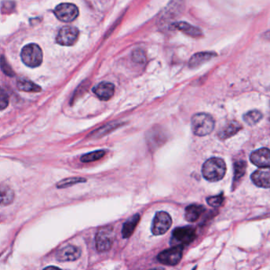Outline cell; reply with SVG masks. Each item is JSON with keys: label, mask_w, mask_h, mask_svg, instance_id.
Wrapping results in <instances>:
<instances>
[{"label": "cell", "mask_w": 270, "mask_h": 270, "mask_svg": "<svg viewBox=\"0 0 270 270\" xmlns=\"http://www.w3.org/2000/svg\"><path fill=\"white\" fill-rule=\"evenodd\" d=\"M262 117L263 116H262V112L257 110H252L244 114L243 120L250 126H253L262 120Z\"/></svg>", "instance_id": "obj_21"}, {"label": "cell", "mask_w": 270, "mask_h": 270, "mask_svg": "<svg viewBox=\"0 0 270 270\" xmlns=\"http://www.w3.org/2000/svg\"><path fill=\"white\" fill-rule=\"evenodd\" d=\"M9 97L6 91L0 87V111L5 109L8 106Z\"/></svg>", "instance_id": "obj_28"}, {"label": "cell", "mask_w": 270, "mask_h": 270, "mask_svg": "<svg viewBox=\"0 0 270 270\" xmlns=\"http://www.w3.org/2000/svg\"><path fill=\"white\" fill-rule=\"evenodd\" d=\"M202 171L203 176L208 181H219L225 175V162L224 160L218 157H212L204 163Z\"/></svg>", "instance_id": "obj_1"}, {"label": "cell", "mask_w": 270, "mask_h": 270, "mask_svg": "<svg viewBox=\"0 0 270 270\" xmlns=\"http://www.w3.org/2000/svg\"><path fill=\"white\" fill-rule=\"evenodd\" d=\"M86 181L84 178L80 177H73L69 178V179H66V180H62L59 182L57 184L58 188H65L68 186H71L73 185H75L77 184H80V183H84Z\"/></svg>", "instance_id": "obj_25"}, {"label": "cell", "mask_w": 270, "mask_h": 270, "mask_svg": "<svg viewBox=\"0 0 270 270\" xmlns=\"http://www.w3.org/2000/svg\"><path fill=\"white\" fill-rule=\"evenodd\" d=\"M173 25L176 29L184 32V34H187L189 36H194V37H199V36H202L203 34L200 29L194 27L186 22H177Z\"/></svg>", "instance_id": "obj_18"}, {"label": "cell", "mask_w": 270, "mask_h": 270, "mask_svg": "<svg viewBox=\"0 0 270 270\" xmlns=\"http://www.w3.org/2000/svg\"><path fill=\"white\" fill-rule=\"evenodd\" d=\"M172 224V219L171 216L166 212H157L155 215L154 219L152 220L151 230L155 236H161L169 230Z\"/></svg>", "instance_id": "obj_4"}, {"label": "cell", "mask_w": 270, "mask_h": 270, "mask_svg": "<svg viewBox=\"0 0 270 270\" xmlns=\"http://www.w3.org/2000/svg\"><path fill=\"white\" fill-rule=\"evenodd\" d=\"M140 220L139 214H135L132 218L127 219L125 222L124 224L122 226V237L124 238H129L131 236V235L133 234L135 232L136 226L138 224Z\"/></svg>", "instance_id": "obj_17"}, {"label": "cell", "mask_w": 270, "mask_h": 270, "mask_svg": "<svg viewBox=\"0 0 270 270\" xmlns=\"http://www.w3.org/2000/svg\"><path fill=\"white\" fill-rule=\"evenodd\" d=\"M215 127V121L213 116L207 113H198L191 119L193 133L199 137L209 135Z\"/></svg>", "instance_id": "obj_2"}, {"label": "cell", "mask_w": 270, "mask_h": 270, "mask_svg": "<svg viewBox=\"0 0 270 270\" xmlns=\"http://www.w3.org/2000/svg\"><path fill=\"white\" fill-rule=\"evenodd\" d=\"M262 37H263L265 40H270V30L266 31V33H264L263 35H262Z\"/></svg>", "instance_id": "obj_30"}, {"label": "cell", "mask_w": 270, "mask_h": 270, "mask_svg": "<svg viewBox=\"0 0 270 270\" xmlns=\"http://www.w3.org/2000/svg\"><path fill=\"white\" fill-rule=\"evenodd\" d=\"M21 58L24 64L29 68H37L42 64V50L36 44H30L21 50Z\"/></svg>", "instance_id": "obj_3"}, {"label": "cell", "mask_w": 270, "mask_h": 270, "mask_svg": "<svg viewBox=\"0 0 270 270\" xmlns=\"http://www.w3.org/2000/svg\"><path fill=\"white\" fill-rule=\"evenodd\" d=\"M82 254V251L79 247L73 245H69L63 247L56 253V258L59 262H73L76 261Z\"/></svg>", "instance_id": "obj_10"}, {"label": "cell", "mask_w": 270, "mask_h": 270, "mask_svg": "<svg viewBox=\"0 0 270 270\" xmlns=\"http://www.w3.org/2000/svg\"><path fill=\"white\" fill-rule=\"evenodd\" d=\"M133 60L137 64H142L146 61V55L142 50H136L133 53Z\"/></svg>", "instance_id": "obj_29"}, {"label": "cell", "mask_w": 270, "mask_h": 270, "mask_svg": "<svg viewBox=\"0 0 270 270\" xmlns=\"http://www.w3.org/2000/svg\"><path fill=\"white\" fill-rule=\"evenodd\" d=\"M114 233L111 228L100 229L96 236V247L99 252H106L112 247L114 242Z\"/></svg>", "instance_id": "obj_6"}, {"label": "cell", "mask_w": 270, "mask_h": 270, "mask_svg": "<svg viewBox=\"0 0 270 270\" xmlns=\"http://www.w3.org/2000/svg\"><path fill=\"white\" fill-rule=\"evenodd\" d=\"M105 155V152L103 150H97L93 152H89L87 154L81 156V161L83 163L94 162L101 159Z\"/></svg>", "instance_id": "obj_23"}, {"label": "cell", "mask_w": 270, "mask_h": 270, "mask_svg": "<svg viewBox=\"0 0 270 270\" xmlns=\"http://www.w3.org/2000/svg\"><path fill=\"white\" fill-rule=\"evenodd\" d=\"M196 237L195 229L190 226L186 227H180L175 228L172 232V241L178 244L177 246L184 247L185 245L190 244L192 243Z\"/></svg>", "instance_id": "obj_5"}, {"label": "cell", "mask_w": 270, "mask_h": 270, "mask_svg": "<svg viewBox=\"0 0 270 270\" xmlns=\"http://www.w3.org/2000/svg\"><path fill=\"white\" fill-rule=\"evenodd\" d=\"M120 125V123H118V122H117L108 123V124L105 125V126H103V127L98 129L97 131H93V133L90 134V137H94V138H98V137L104 136L106 134L109 133L112 130H115V129L119 127Z\"/></svg>", "instance_id": "obj_22"}, {"label": "cell", "mask_w": 270, "mask_h": 270, "mask_svg": "<svg viewBox=\"0 0 270 270\" xmlns=\"http://www.w3.org/2000/svg\"><path fill=\"white\" fill-rule=\"evenodd\" d=\"M79 35L78 29L73 26H65L59 30L56 36V42L63 46H71L76 42Z\"/></svg>", "instance_id": "obj_9"}, {"label": "cell", "mask_w": 270, "mask_h": 270, "mask_svg": "<svg viewBox=\"0 0 270 270\" xmlns=\"http://www.w3.org/2000/svg\"><path fill=\"white\" fill-rule=\"evenodd\" d=\"M216 56H217V54L215 52H211V51L196 53L193 55L192 57L190 58V61H189V67L190 68H199L201 65L211 60Z\"/></svg>", "instance_id": "obj_14"}, {"label": "cell", "mask_w": 270, "mask_h": 270, "mask_svg": "<svg viewBox=\"0 0 270 270\" xmlns=\"http://www.w3.org/2000/svg\"><path fill=\"white\" fill-rule=\"evenodd\" d=\"M251 180L258 187L270 188V168H261L251 175Z\"/></svg>", "instance_id": "obj_12"}, {"label": "cell", "mask_w": 270, "mask_h": 270, "mask_svg": "<svg viewBox=\"0 0 270 270\" xmlns=\"http://www.w3.org/2000/svg\"><path fill=\"white\" fill-rule=\"evenodd\" d=\"M0 67L2 71L5 74H7V76L13 77L15 75V71L11 68L10 64L7 63V59H5L3 56L0 59Z\"/></svg>", "instance_id": "obj_26"}, {"label": "cell", "mask_w": 270, "mask_h": 270, "mask_svg": "<svg viewBox=\"0 0 270 270\" xmlns=\"http://www.w3.org/2000/svg\"><path fill=\"white\" fill-rule=\"evenodd\" d=\"M242 129V125L239 124L236 121H232L226 125L225 127L219 131L218 136L222 140L227 139L228 137H232L236 135L238 131Z\"/></svg>", "instance_id": "obj_15"}, {"label": "cell", "mask_w": 270, "mask_h": 270, "mask_svg": "<svg viewBox=\"0 0 270 270\" xmlns=\"http://www.w3.org/2000/svg\"><path fill=\"white\" fill-rule=\"evenodd\" d=\"M224 198L223 194H219V195H217V196H212L209 197L207 199V203L209 204L210 206L214 207H219L222 205V203L224 202Z\"/></svg>", "instance_id": "obj_27"}, {"label": "cell", "mask_w": 270, "mask_h": 270, "mask_svg": "<svg viewBox=\"0 0 270 270\" xmlns=\"http://www.w3.org/2000/svg\"><path fill=\"white\" fill-rule=\"evenodd\" d=\"M58 19L64 22H71L76 19L79 11L78 7L72 3H61L55 7L54 11Z\"/></svg>", "instance_id": "obj_8"}, {"label": "cell", "mask_w": 270, "mask_h": 270, "mask_svg": "<svg viewBox=\"0 0 270 270\" xmlns=\"http://www.w3.org/2000/svg\"><path fill=\"white\" fill-rule=\"evenodd\" d=\"M93 91L100 100L107 101L114 95L115 85L112 83L103 82L94 87Z\"/></svg>", "instance_id": "obj_13"}, {"label": "cell", "mask_w": 270, "mask_h": 270, "mask_svg": "<svg viewBox=\"0 0 270 270\" xmlns=\"http://www.w3.org/2000/svg\"><path fill=\"white\" fill-rule=\"evenodd\" d=\"M17 87L19 90L30 92V93H39L41 91V88L38 84H35L26 78H21L19 80H17Z\"/></svg>", "instance_id": "obj_19"}, {"label": "cell", "mask_w": 270, "mask_h": 270, "mask_svg": "<svg viewBox=\"0 0 270 270\" xmlns=\"http://www.w3.org/2000/svg\"><path fill=\"white\" fill-rule=\"evenodd\" d=\"M204 211H205V208L202 205H189L186 207L185 210V219L189 222L197 221Z\"/></svg>", "instance_id": "obj_16"}, {"label": "cell", "mask_w": 270, "mask_h": 270, "mask_svg": "<svg viewBox=\"0 0 270 270\" xmlns=\"http://www.w3.org/2000/svg\"><path fill=\"white\" fill-rule=\"evenodd\" d=\"M251 163L259 168L270 167V150L262 148L255 150L250 156Z\"/></svg>", "instance_id": "obj_11"}, {"label": "cell", "mask_w": 270, "mask_h": 270, "mask_svg": "<svg viewBox=\"0 0 270 270\" xmlns=\"http://www.w3.org/2000/svg\"><path fill=\"white\" fill-rule=\"evenodd\" d=\"M15 193L11 188L7 186H0V205H9L13 202Z\"/></svg>", "instance_id": "obj_20"}, {"label": "cell", "mask_w": 270, "mask_h": 270, "mask_svg": "<svg viewBox=\"0 0 270 270\" xmlns=\"http://www.w3.org/2000/svg\"><path fill=\"white\" fill-rule=\"evenodd\" d=\"M44 270H62L58 268V267H55V266H49V267H47Z\"/></svg>", "instance_id": "obj_31"}, {"label": "cell", "mask_w": 270, "mask_h": 270, "mask_svg": "<svg viewBox=\"0 0 270 270\" xmlns=\"http://www.w3.org/2000/svg\"><path fill=\"white\" fill-rule=\"evenodd\" d=\"M234 184L237 181L240 180L241 178L244 175L246 170H247V163L245 161H237L234 165Z\"/></svg>", "instance_id": "obj_24"}, {"label": "cell", "mask_w": 270, "mask_h": 270, "mask_svg": "<svg viewBox=\"0 0 270 270\" xmlns=\"http://www.w3.org/2000/svg\"><path fill=\"white\" fill-rule=\"evenodd\" d=\"M184 247L175 246L169 249L165 250L159 253L157 259L161 263L167 266H175L181 260Z\"/></svg>", "instance_id": "obj_7"}]
</instances>
